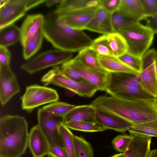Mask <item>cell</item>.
Here are the masks:
<instances>
[{"mask_svg": "<svg viewBox=\"0 0 157 157\" xmlns=\"http://www.w3.org/2000/svg\"><path fill=\"white\" fill-rule=\"evenodd\" d=\"M99 6V0H62L54 11L60 16L84 8Z\"/></svg>", "mask_w": 157, "mask_h": 157, "instance_id": "7402d4cb", "label": "cell"}, {"mask_svg": "<svg viewBox=\"0 0 157 157\" xmlns=\"http://www.w3.org/2000/svg\"><path fill=\"white\" fill-rule=\"evenodd\" d=\"M96 108L91 105H76L62 118V124L72 121L95 122Z\"/></svg>", "mask_w": 157, "mask_h": 157, "instance_id": "ffe728a7", "label": "cell"}, {"mask_svg": "<svg viewBox=\"0 0 157 157\" xmlns=\"http://www.w3.org/2000/svg\"><path fill=\"white\" fill-rule=\"evenodd\" d=\"M121 0H99L100 6L109 13L112 14L117 11Z\"/></svg>", "mask_w": 157, "mask_h": 157, "instance_id": "74e56055", "label": "cell"}, {"mask_svg": "<svg viewBox=\"0 0 157 157\" xmlns=\"http://www.w3.org/2000/svg\"><path fill=\"white\" fill-rule=\"evenodd\" d=\"M148 157H157V149H155L151 151Z\"/></svg>", "mask_w": 157, "mask_h": 157, "instance_id": "ee69618b", "label": "cell"}, {"mask_svg": "<svg viewBox=\"0 0 157 157\" xmlns=\"http://www.w3.org/2000/svg\"><path fill=\"white\" fill-rule=\"evenodd\" d=\"M127 66L138 73L142 71V60L141 58L126 52L118 58Z\"/></svg>", "mask_w": 157, "mask_h": 157, "instance_id": "e575fe53", "label": "cell"}, {"mask_svg": "<svg viewBox=\"0 0 157 157\" xmlns=\"http://www.w3.org/2000/svg\"><path fill=\"white\" fill-rule=\"evenodd\" d=\"M155 100H156V101L157 102V95H156V97H155Z\"/></svg>", "mask_w": 157, "mask_h": 157, "instance_id": "c3c4849f", "label": "cell"}, {"mask_svg": "<svg viewBox=\"0 0 157 157\" xmlns=\"http://www.w3.org/2000/svg\"><path fill=\"white\" fill-rule=\"evenodd\" d=\"M133 136L132 140L123 153L124 157H148L151 151V137Z\"/></svg>", "mask_w": 157, "mask_h": 157, "instance_id": "d6986e66", "label": "cell"}, {"mask_svg": "<svg viewBox=\"0 0 157 157\" xmlns=\"http://www.w3.org/2000/svg\"><path fill=\"white\" fill-rule=\"evenodd\" d=\"M40 81L45 86L49 84L57 86L84 97L90 98L98 90L96 87L87 81L78 82L68 78L57 66L45 74Z\"/></svg>", "mask_w": 157, "mask_h": 157, "instance_id": "8992f818", "label": "cell"}, {"mask_svg": "<svg viewBox=\"0 0 157 157\" xmlns=\"http://www.w3.org/2000/svg\"><path fill=\"white\" fill-rule=\"evenodd\" d=\"M42 29H40L32 40L23 47V56L25 60L30 59L40 49L44 37Z\"/></svg>", "mask_w": 157, "mask_h": 157, "instance_id": "f546056e", "label": "cell"}, {"mask_svg": "<svg viewBox=\"0 0 157 157\" xmlns=\"http://www.w3.org/2000/svg\"><path fill=\"white\" fill-rule=\"evenodd\" d=\"M108 45L114 56L118 58L128 51V47L123 36L118 32L106 35Z\"/></svg>", "mask_w": 157, "mask_h": 157, "instance_id": "d4e9b609", "label": "cell"}, {"mask_svg": "<svg viewBox=\"0 0 157 157\" xmlns=\"http://www.w3.org/2000/svg\"><path fill=\"white\" fill-rule=\"evenodd\" d=\"M117 32L126 41L127 52L141 58L151 45L154 35L150 29L140 22L121 28Z\"/></svg>", "mask_w": 157, "mask_h": 157, "instance_id": "5b68a950", "label": "cell"}, {"mask_svg": "<svg viewBox=\"0 0 157 157\" xmlns=\"http://www.w3.org/2000/svg\"><path fill=\"white\" fill-rule=\"evenodd\" d=\"M76 106L65 102L57 101L42 108L53 116L63 118Z\"/></svg>", "mask_w": 157, "mask_h": 157, "instance_id": "4dcf8cb0", "label": "cell"}, {"mask_svg": "<svg viewBox=\"0 0 157 157\" xmlns=\"http://www.w3.org/2000/svg\"><path fill=\"white\" fill-rule=\"evenodd\" d=\"M112 25L115 32L118 30L138 22L128 18L120 13L117 10L111 14Z\"/></svg>", "mask_w": 157, "mask_h": 157, "instance_id": "836d02e7", "label": "cell"}, {"mask_svg": "<svg viewBox=\"0 0 157 157\" xmlns=\"http://www.w3.org/2000/svg\"><path fill=\"white\" fill-rule=\"evenodd\" d=\"M38 124L50 145L63 147L59 133V128L62 120L42 108L37 112Z\"/></svg>", "mask_w": 157, "mask_h": 157, "instance_id": "30bf717a", "label": "cell"}, {"mask_svg": "<svg viewBox=\"0 0 157 157\" xmlns=\"http://www.w3.org/2000/svg\"><path fill=\"white\" fill-rule=\"evenodd\" d=\"M46 157H53L52 156L49 155H47V156Z\"/></svg>", "mask_w": 157, "mask_h": 157, "instance_id": "7dc6e473", "label": "cell"}, {"mask_svg": "<svg viewBox=\"0 0 157 157\" xmlns=\"http://www.w3.org/2000/svg\"><path fill=\"white\" fill-rule=\"evenodd\" d=\"M155 67L157 79V58L155 61Z\"/></svg>", "mask_w": 157, "mask_h": 157, "instance_id": "bcb514c9", "label": "cell"}, {"mask_svg": "<svg viewBox=\"0 0 157 157\" xmlns=\"http://www.w3.org/2000/svg\"><path fill=\"white\" fill-rule=\"evenodd\" d=\"M48 155H49L53 157H69L63 147L50 145Z\"/></svg>", "mask_w": 157, "mask_h": 157, "instance_id": "ab89813d", "label": "cell"}, {"mask_svg": "<svg viewBox=\"0 0 157 157\" xmlns=\"http://www.w3.org/2000/svg\"><path fill=\"white\" fill-rule=\"evenodd\" d=\"M146 16L157 13V0H140Z\"/></svg>", "mask_w": 157, "mask_h": 157, "instance_id": "8d00e7d4", "label": "cell"}, {"mask_svg": "<svg viewBox=\"0 0 157 157\" xmlns=\"http://www.w3.org/2000/svg\"><path fill=\"white\" fill-rule=\"evenodd\" d=\"M146 26L154 33H157V13L150 16H146L144 18Z\"/></svg>", "mask_w": 157, "mask_h": 157, "instance_id": "b9f144b4", "label": "cell"}, {"mask_svg": "<svg viewBox=\"0 0 157 157\" xmlns=\"http://www.w3.org/2000/svg\"><path fill=\"white\" fill-rule=\"evenodd\" d=\"M28 146L33 157H44L48 154L49 144L37 125L30 130Z\"/></svg>", "mask_w": 157, "mask_h": 157, "instance_id": "e0dca14e", "label": "cell"}, {"mask_svg": "<svg viewBox=\"0 0 157 157\" xmlns=\"http://www.w3.org/2000/svg\"><path fill=\"white\" fill-rule=\"evenodd\" d=\"M59 136L63 147L69 157H77L75 144V135L69 128L61 124L59 128Z\"/></svg>", "mask_w": 157, "mask_h": 157, "instance_id": "83f0119b", "label": "cell"}, {"mask_svg": "<svg viewBox=\"0 0 157 157\" xmlns=\"http://www.w3.org/2000/svg\"><path fill=\"white\" fill-rule=\"evenodd\" d=\"M59 67L62 73L69 78L78 82L85 81L80 75L71 68L64 63L62 64L61 66Z\"/></svg>", "mask_w": 157, "mask_h": 157, "instance_id": "f35d334b", "label": "cell"}, {"mask_svg": "<svg viewBox=\"0 0 157 157\" xmlns=\"http://www.w3.org/2000/svg\"><path fill=\"white\" fill-rule=\"evenodd\" d=\"M20 28L13 24L0 28V46L7 47L20 40Z\"/></svg>", "mask_w": 157, "mask_h": 157, "instance_id": "cb8c5ba5", "label": "cell"}, {"mask_svg": "<svg viewBox=\"0 0 157 157\" xmlns=\"http://www.w3.org/2000/svg\"><path fill=\"white\" fill-rule=\"evenodd\" d=\"M58 94L51 88L37 85L26 87L25 93L21 98L23 110L31 112L36 107L58 101Z\"/></svg>", "mask_w": 157, "mask_h": 157, "instance_id": "9c48e42d", "label": "cell"}, {"mask_svg": "<svg viewBox=\"0 0 157 157\" xmlns=\"http://www.w3.org/2000/svg\"><path fill=\"white\" fill-rule=\"evenodd\" d=\"M98 56V54L89 47L79 51L75 57L82 64L88 67L98 71L106 72L100 65Z\"/></svg>", "mask_w": 157, "mask_h": 157, "instance_id": "484cf974", "label": "cell"}, {"mask_svg": "<svg viewBox=\"0 0 157 157\" xmlns=\"http://www.w3.org/2000/svg\"><path fill=\"white\" fill-rule=\"evenodd\" d=\"M69 128L86 132H102L107 129L95 122L72 121L63 124Z\"/></svg>", "mask_w": 157, "mask_h": 157, "instance_id": "f1b7e54d", "label": "cell"}, {"mask_svg": "<svg viewBox=\"0 0 157 157\" xmlns=\"http://www.w3.org/2000/svg\"><path fill=\"white\" fill-rule=\"evenodd\" d=\"M117 10L123 16L138 22L145 17L140 0H121Z\"/></svg>", "mask_w": 157, "mask_h": 157, "instance_id": "44dd1931", "label": "cell"}, {"mask_svg": "<svg viewBox=\"0 0 157 157\" xmlns=\"http://www.w3.org/2000/svg\"><path fill=\"white\" fill-rule=\"evenodd\" d=\"M111 14L100 6L85 29L103 35L115 32L112 23Z\"/></svg>", "mask_w": 157, "mask_h": 157, "instance_id": "2e32d148", "label": "cell"}, {"mask_svg": "<svg viewBox=\"0 0 157 157\" xmlns=\"http://www.w3.org/2000/svg\"><path fill=\"white\" fill-rule=\"evenodd\" d=\"M99 6L84 8L59 16L69 27L82 30L85 29Z\"/></svg>", "mask_w": 157, "mask_h": 157, "instance_id": "5bb4252c", "label": "cell"}, {"mask_svg": "<svg viewBox=\"0 0 157 157\" xmlns=\"http://www.w3.org/2000/svg\"><path fill=\"white\" fill-rule=\"evenodd\" d=\"M90 104L96 108L117 115L132 124L145 123L157 119L155 99L128 100L111 95H101Z\"/></svg>", "mask_w": 157, "mask_h": 157, "instance_id": "6da1fadb", "label": "cell"}, {"mask_svg": "<svg viewBox=\"0 0 157 157\" xmlns=\"http://www.w3.org/2000/svg\"><path fill=\"white\" fill-rule=\"evenodd\" d=\"M95 121L108 129L123 132L128 130L132 124L119 116L101 109L96 108Z\"/></svg>", "mask_w": 157, "mask_h": 157, "instance_id": "4fadbf2b", "label": "cell"}, {"mask_svg": "<svg viewBox=\"0 0 157 157\" xmlns=\"http://www.w3.org/2000/svg\"><path fill=\"white\" fill-rule=\"evenodd\" d=\"M29 133L22 116L6 115L0 119V157H20L26 151Z\"/></svg>", "mask_w": 157, "mask_h": 157, "instance_id": "3957f363", "label": "cell"}, {"mask_svg": "<svg viewBox=\"0 0 157 157\" xmlns=\"http://www.w3.org/2000/svg\"><path fill=\"white\" fill-rule=\"evenodd\" d=\"M71 68L85 81L97 87L98 90L105 91L109 73L95 70L81 63L76 57L64 63Z\"/></svg>", "mask_w": 157, "mask_h": 157, "instance_id": "8fae6325", "label": "cell"}, {"mask_svg": "<svg viewBox=\"0 0 157 157\" xmlns=\"http://www.w3.org/2000/svg\"><path fill=\"white\" fill-rule=\"evenodd\" d=\"M89 48L98 55L114 56L108 45L106 35H103L93 40Z\"/></svg>", "mask_w": 157, "mask_h": 157, "instance_id": "d6a6232c", "label": "cell"}, {"mask_svg": "<svg viewBox=\"0 0 157 157\" xmlns=\"http://www.w3.org/2000/svg\"><path fill=\"white\" fill-rule=\"evenodd\" d=\"M0 28L13 24L29 10L44 3L45 0H1Z\"/></svg>", "mask_w": 157, "mask_h": 157, "instance_id": "ba28073f", "label": "cell"}, {"mask_svg": "<svg viewBox=\"0 0 157 157\" xmlns=\"http://www.w3.org/2000/svg\"><path fill=\"white\" fill-rule=\"evenodd\" d=\"M45 17L38 13L28 15L20 28V41L23 47L27 45L36 35L38 31L43 28Z\"/></svg>", "mask_w": 157, "mask_h": 157, "instance_id": "9a60e30c", "label": "cell"}, {"mask_svg": "<svg viewBox=\"0 0 157 157\" xmlns=\"http://www.w3.org/2000/svg\"><path fill=\"white\" fill-rule=\"evenodd\" d=\"M72 52L59 49L50 50L38 55L27 60L21 66V68L32 74L45 68L56 67L71 59Z\"/></svg>", "mask_w": 157, "mask_h": 157, "instance_id": "52a82bcc", "label": "cell"}, {"mask_svg": "<svg viewBox=\"0 0 157 157\" xmlns=\"http://www.w3.org/2000/svg\"><path fill=\"white\" fill-rule=\"evenodd\" d=\"M99 62L103 69L108 73H125L138 75L132 69L114 56L98 55Z\"/></svg>", "mask_w": 157, "mask_h": 157, "instance_id": "603a6c76", "label": "cell"}, {"mask_svg": "<svg viewBox=\"0 0 157 157\" xmlns=\"http://www.w3.org/2000/svg\"><path fill=\"white\" fill-rule=\"evenodd\" d=\"M138 75L109 73L105 92L111 96L124 99H155L141 86L138 81Z\"/></svg>", "mask_w": 157, "mask_h": 157, "instance_id": "277c9868", "label": "cell"}, {"mask_svg": "<svg viewBox=\"0 0 157 157\" xmlns=\"http://www.w3.org/2000/svg\"><path fill=\"white\" fill-rule=\"evenodd\" d=\"M11 54L7 47L0 46V65H10Z\"/></svg>", "mask_w": 157, "mask_h": 157, "instance_id": "60d3db41", "label": "cell"}, {"mask_svg": "<svg viewBox=\"0 0 157 157\" xmlns=\"http://www.w3.org/2000/svg\"><path fill=\"white\" fill-rule=\"evenodd\" d=\"M124 156L123 153H120L115 154L110 157H124Z\"/></svg>", "mask_w": 157, "mask_h": 157, "instance_id": "f6af8a7d", "label": "cell"}, {"mask_svg": "<svg viewBox=\"0 0 157 157\" xmlns=\"http://www.w3.org/2000/svg\"><path fill=\"white\" fill-rule=\"evenodd\" d=\"M15 75L10 65H0V101L4 106L14 95L20 91Z\"/></svg>", "mask_w": 157, "mask_h": 157, "instance_id": "7c38bea8", "label": "cell"}, {"mask_svg": "<svg viewBox=\"0 0 157 157\" xmlns=\"http://www.w3.org/2000/svg\"><path fill=\"white\" fill-rule=\"evenodd\" d=\"M44 37L57 49L72 52L89 48L93 40L82 30L66 25L54 11L45 17L42 29Z\"/></svg>", "mask_w": 157, "mask_h": 157, "instance_id": "7a4b0ae2", "label": "cell"}, {"mask_svg": "<svg viewBox=\"0 0 157 157\" xmlns=\"http://www.w3.org/2000/svg\"><path fill=\"white\" fill-rule=\"evenodd\" d=\"M138 79L143 88L155 98L157 94V79L155 62L142 64V71L138 75Z\"/></svg>", "mask_w": 157, "mask_h": 157, "instance_id": "ac0fdd59", "label": "cell"}, {"mask_svg": "<svg viewBox=\"0 0 157 157\" xmlns=\"http://www.w3.org/2000/svg\"><path fill=\"white\" fill-rule=\"evenodd\" d=\"M74 140L77 157H94L91 145L84 138L75 135Z\"/></svg>", "mask_w": 157, "mask_h": 157, "instance_id": "1f68e13d", "label": "cell"}, {"mask_svg": "<svg viewBox=\"0 0 157 157\" xmlns=\"http://www.w3.org/2000/svg\"><path fill=\"white\" fill-rule=\"evenodd\" d=\"M133 136L125 134L119 135L112 140V143L114 149L120 153H124L132 140Z\"/></svg>", "mask_w": 157, "mask_h": 157, "instance_id": "d590c367", "label": "cell"}, {"mask_svg": "<svg viewBox=\"0 0 157 157\" xmlns=\"http://www.w3.org/2000/svg\"><path fill=\"white\" fill-rule=\"evenodd\" d=\"M62 0H45L44 3L48 7H51L56 4L60 3Z\"/></svg>", "mask_w": 157, "mask_h": 157, "instance_id": "7bdbcfd3", "label": "cell"}, {"mask_svg": "<svg viewBox=\"0 0 157 157\" xmlns=\"http://www.w3.org/2000/svg\"><path fill=\"white\" fill-rule=\"evenodd\" d=\"M132 124V127L128 130L130 135L157 137V119L151 122Z\"/></svg>", "mask_w": 157, "mask_h": 157, "instance_id": "4316f807", "label": "cell"}]
</instances>
